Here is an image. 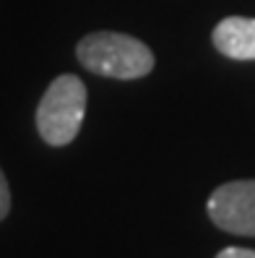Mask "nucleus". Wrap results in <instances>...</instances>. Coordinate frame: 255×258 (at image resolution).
<instances>
[{
  "label": "nucleus",
  "mask_w": 255,
  "mask_h": 258,
  "mask_svg": "<svg viewBox=\"0 0 255 258\" xmlns=\"http://www.w3.org/2000/svg\"><path fill=\"white\" fill-rule=\"evenodd\" d=\"M216 258H255V250H250V248H224Z\"/></svg>",
  "instance_id": "obj_6"
},
{
  "label": "nucleus",
  "mask_w": 255,
  "mask_h": 258,
  "mask_svg": "<svg viewBox=\"0 0 255 258\" xmlns=\"http://www.w3.org/2000/svg\"><path fill=\"white\" fill-rule=\"evenodd\" d=\"M214 47L232 60H255V19L229 16L214 29Z\"/></svg>",
  "instance_id": "obj_4"
},
{
  "label": "nucleus",
  "mask_w": 255,
  "mask_h": 258,
  "mask_svg": "<svg viewBox=\"0 0 255 258\" xmlns=\"http://www.w3.org/2000/svg\"><path fill=\"white\" fill-rule=\"evenodd\" d=\"M86 112V86L78 76L65 73L47 86L37 107V131L50 146H65L78 136Z\"/></svg>",
  "instance_id": "obj_2"
},
{
  "label": "nucleus",
  "mask_w": 255,
  "mask_h": 258,
  "mask_svg": "<svg viewBox=\"0 0 255 258\" xmlns=\"http://www.w3.org/2000/svg\"><path fill=\"white\" fill-rule=\"evenodd\" d=\"M81 66L107 79H141L154 68V52L136 37L120 32H97L78 42Z\"/></svg>",
  "instance_id": "obj_1"
},
{
  "label": "nucleus",
  "mask_w": 255,
  "mask_h": 258,
  "mask_svg": "<svg viewBox=\"0 0 255 258\" xmlns=\"http://www.w3.org/2000/svg\"><path fill=\"white\" fill-rule=\"evenodd\" d=\"M8 211H11V188H8L3 170H0V222L8 217Z\"/></svg>",
  "instance_id": "obj_5"
},
{
  "label": "nucleus",
  "mask_w": 255,
  "mask_h": 258,
  "mask_svg": "<svg viewBox=\"0 0 255 258\" xmlns=\"http://www.w3.org/2000/svg\"><path fill=\"white\" fill-rule=\"evenodd\" d=\"M206 209L219 230L255 237V180H234L219 185Z\"/></svg>",
  "instance_id": "obj_3"
}]
</instances>
